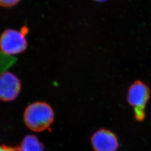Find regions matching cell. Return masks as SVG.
I'll list each match as a JSON object with an SVG mask.
<instances>
[{
    "label": "cell",
    "mask_w": 151,
    "mask_h": 151,
    "mask_svg": "<svg viewBox=\"0 0 151 151\" xmlns=\"http://www.w3.org/2000/svg\"><path fill=\"white\" fill-rule=\"evenodd\" d=\"M27 29L23 27L20 32L7 29L0 37V50L6 56H14L23 53L27 48L25 35Z\"/></svg>",
    "instance_id": "cell-3"
},
{
    "label": "cell",
    "mask_w": 151,
    "mask_h": 151,
    "mask_svg": "<svg viewBox=\"0 0 151 151\" xmlns=\"http://www.w3.org/2000/svg\"><path fill=\"white\" fill-rule=\"evenodd\" d=\"M20 0H0V6L3 7H11L16 5Z\"/></svg>",
    "instance_id": "cell-7"
},
{
    "label": "cell",
    "mask_w": 151,
    "mask_h": 151,
    "mask_svg": "<svg viewBox=\"0 0 151 151\" xmlns=\"http://www.w3.org/2000/svg\"><path fill=\"white\" fill-rule=\"evenodd\" d=\"M21 88V82L15 75L8 71L0 73V100L11 101L15 100Z\"/></svg>",
    "instance_id": "cell-4"
},
{
    "label": "cell",
    "mask_w": 151,
    "mask_h": 151,
    "mask_svg": "<svg viewBox=\"0 0 151 151\" xmlns=\"http://www.w3.org/2000/svg\"><path fill=\"white\" fill-rule=\"evenodd\" d=\"M95 1H97V2H104V1H105L106 0H95Z\"/></svg>",
    "instance_id": "cell-9"
},
{
    "label": "cell",
    "mask_w": 151,
    "mask_h": 151,
    "mask_svg": "<svg viewBox=\"0 0 151 151\" xmlns=\"http://www.w3.org/2000/svg\"><path fill=\"white\" fill-rule=\"evenodd\" d=\"M18 151H44L43 144L34 135L26 136L17 148Z\"/></svg>",
    "instance_id": "cell-6"
},
{
    "label": "cell",
    "mask_w": 151,
    "mask_h": 151,
    "mask_svg": "<svg viewBox=\"0 0 151 151\" xmlns=\"http://www.w3.org/2000/svg\"><path fill=\"white\" fill-rule=\"evenodd\" d=\"M91 144L93 151H117L119 147L116 135L105 128L97 130L92 134Z\"/></svg>",
    "instance_id": "cell-5"
},
{
    "label": "cell",
    "mask_w": 151,
    "mask_h": 151,
    "mask_svg": "<svg viewBox=\"0 0 151 151\" xmlns=\"http://www.w3.org/2000/svg\"><path fill=\"white\" fill-rule=\"evenodd\" d=\"M150 96V87L142 81L137 80L130 86L128 90L127 101L134 108L136 120L142 122L145 119V109Z\"/></svg>",
    "instance_id": "cell-2"
},
{
    "label": "cell",
    "mask_w": 151,
    "mask_h": 151,
    "mask_svg": "<svg viewBox=\"0 0 151 151\" xmlns=\"http://www.w3.org/2000/svg\"><path fill=\"white\" fill-rule=\"evenodd\" d=\"M53 109L44 102H35L26 108L24 120L27 128L34 132H40L47 129L54 122Z\"/></svg>",
    "instance_id": "cell-1"
},
{
    "label": "cell",
    "mask_w": 151,
    "mask_h": 151,
    "mask_svg": "<svg viewBox=\"0 0 151 151\" xmlns=\"http://www.w3.org/2000/svg\"><path fill=\"white\" fill-rule=\"evenodd\" d=\"M0 151H18L17 148L6 146H0Z\"/></svg>",
    "instance_id": "cell-8"
}]
</instances>
